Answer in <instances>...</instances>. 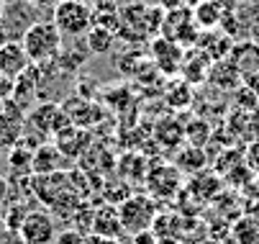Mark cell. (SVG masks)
<instances>
[{
  "mask_svg": "<svg viewBox=\"0 0 259 244\" xmlns=\"http://www.w3.org/2000/svg\"><path fill=\"white\" fill-rule=\"evenodd\" d=\"M54 224L57 221L49 211H44V208H31L18 226V234H21L23 244H52L57 236Z\"/></svg>",
  "mask_w": 259,
  "mask_h": 244,
  "instance_id": "5b68a950",
  "label": "cell"
},
{
  "mask_svg": "<svg viewBox=\"0 0 259 244\" xmlns=\"http://www.w3.org/2000/svg\"><path fill=\"white\" fill-rule=\"evenodd\" d=\"M26 134V116L0 108V149H13Z\"/></svg>",
  "mask_w": 259,
  "mask_h": 244,
  "instance_id": "e0dca14e",
  "label": "cell"
},
{
  "mask_svg": "<svg viewBox=\"0 0 259 244\" xmlns=\"http://www.w3.org/2000/svg\"><path fill=\"white\" fill-rule=\"evenodd\" d=\"M175 167L180 170V172H185V175H198V172H203L205 167H208V154H205V149H200V147H182V149H177V154H175Z\"/></svg>",
  "mask_w": 259,
  "mask_h": 244,
  "instance_id": "ac0fdd59",
  "label": "cell"
},
{
  "mask_svg": "<svg viewBox=\"0 0 259 244\" xmlns=\"http://www.w3.org/2000/svg\"><path fill=\"white\" fill-rule=\"evenodd\" d=\"M118 16H121L118 36H123L131 44L152 39L149 23H146V16H149V6H146V3H128V6L118 8Z\"/></svg>",
  "mask_w": 259,
  "mask_h": 244,
  "instance_id": "52a82bcc",
  "label": "cell"
},
{
  "mask_svg": "<svg viewBox=\"0 0 259 244\" xmlns=\"http://www.w3.org/2000/svg\"><path fill=\"white\" fill-rule=\"evenodd\" d=\"M229 59L239 67L241 75L259 72V47L254 42H239V44H234L231 52H229Z\"/></svg>",
  "mask_w": 259,
  "mask_h": 244,
  "instance_id": "d6986e66",
  "label": "cell"
},
{
  "mask_svg": "<svg viewBox=\"0 0 259 244\" xmlns=\"http://www.w3.org/2000/svg\"><path fill=\"white\" fill-rule=\"evenodd\" d=\"M13 88H16V80L13 77L0 75V106H3L8 98H13Z\"/></svg>",
  "mask_w": 259,
  "mask_h": 244,
  "instance_id": "4dcf8cb0",
  "label": "cell"
},
{
  "mask_svg": "<svg viewBox=\"0 0 259 244\" xmlns=\"http://www.w3.org/2000/svg\"><path fill=\"white\" fill-rule=\"evenodd\" d=\"M31 67L21 42H6V44H0V75H8V77H18L23 75L26 69Z\"/></svg>",
  "mask_w": 259,
  "mask_h": 244,
  "instance_id": "5bb4252c",
  "label": "cell"
},
{
  "mask_svg": "<svg viewBox=\"0 0 259 244\" xmlns=\"http://www.w3.org/2000/svg\"><path fill=\"white\" fill-rule=\"evenodd\" d=\"M62 39L64 36L54 26V21H36L21 36V47L31 64H52V62H57V57L64 47Z\"/></svg>",
  "mask_w": 259,
  "mask_h": 244,
  "instance_id": "6da1fadb",
  "label": "cell"
},
{
  "mask_svg": "<svg viewBox=\"0 0 259 244\" xmlns=\"http://www.w3.org/2000/svg\"><path fill=\"white\" fill-rule=\"evenodd\" d=\"M157 244H182L180 239H157Z\"/></svg>",
  "mask_w": 259,
  "mask_h": 244,
  "instance_id": "b9f144b4",
  "label": "cell"
},
{
  "mask_svg": "<svg viewBox=\"0 0 259 244\" xmlns=\"http://www.w3.org/2000/svg\"><path fill=\"white\" fill-rule=\"evenodd\" d=\"M90 234L108 236V239H121L126 231H123L121 219H118V206L103 203V206L93 208V224H90Z\"/></svg>",
  "mask_w": 259,
  "mask_h": 244,
  "instance_id": "8fae6325",
  "label": "cell"
},
{
  "mask_svg": "<svg viewBox=\"0 0 259 244\" xmlns=\"http://www.w3.org/2000/svg\"><path fill=\"white\" fill-rule=\"evenodd\" d=\"M52 244H88V234H82L77 229H62V231H57Z\"/></svg>",
  "mask_w": 259,
  "mask_h": 244,
  "instance_id": "f1b7e54d",
  "label": "cell"
},
{
  "mask_svg": "<svg viewBox=\"0 0 259 244\" xmlns=\"http://www.w3.org/2000/svg\"><path fill=\"white\" fill-rule=\"evenodd\" d=\"M157 214H159L157 211V200L149 193H131L118 206V219H121V226H123V231L128 236L152 229Z\"/></svg>",
  "mask_w": 259,
  "mask_h": 244,
  "instance_id": "7a4b0ae2",
  "label": "cell"
},
{
  "mask_svg": "<svg viewBox=\"0 0 259 244\" xmlns=\"http://www.w3.org/2000/svg\"><path fill=\"white\" fill-rule=\"evenodd\" d=\"M213 3L224 11V16H226V13H236V11H239L241 0H213Z\"/></svg>",
  "mask_w": 259,
  "mask_h": 244,
  "instance_id": "e575fe53",
  "label": "cell"
},
{
  "mask_svg": "<svg viewBox=\"0 0 259 244\" xmlns=\"http://www.w3.org/2000/svg\"><path fill=\"white\" fill-rule=\"evenodd\" d=\"M72 121L69 116L64 113V108L59 103H52V100H44L39 106L28 108L26 113V134H33L36 139H54L62 129H67Z\"/></svg>",
  "mask_w": 259,
  "mask_h": 244,
  "instance_id": "3957f363",
  "label": "cell"
},
{
  "mask_svg": "<svg viewBox=\"0 0 259 244\" xmlns=\"http://www.w3.org/2000/svg\"><path fill=\"white\" fill-rule=\"evenodd\" d=\"M154 136H157V142H159L164 149H177V147L185 142V126L177 124L175 118H164V121L157 124Z\"/></svg>",
  "mask_w": 259,
  "mask_h": 244,
  "instance_id": "603a6c76",
  "label": "cell"
},
{
  "mask_svg": "<svg viewBox=\"0 0 259 244\" xmlns=\"http://www.w3.org/2000/svg\"><path fill=\"white\" fill-rule=\"evenodd\" d=\"M221 188H224V178L218 175V172H198V175H193V180L188 183V195L198 198V200H215L221 195Z\"/></svg>",
  "mask_w": 259,
  "mask_h": 244,
  "instance_id": "9a60e30c",
  "label": "cell"
},
{
  "mask_svg": "<svg viewBox=\"0 0 259 244\" xmlns=\"http://www.w3.org/2000/svg\"><path fill=\"white\" fill-rule=\"evenodd\" d=\"M146 193H149L154 200H169L175 195H180L182 188V175L175 165H159L154 170H149L146 175Z\"/></svg>",
  "mask_w": 259,
  "mask_h": 244,
  "instance_id": "8992f818",
  "label": "cell"
},
{
  "mask_svg": "<svg viewBox=\"0 0 259 244\" xmlns=\"http://www.w3.org/2000/svg\"><path fill=\"white\" fill-rule=\"evenodd\" d=\"M128 195H131V185H128L126 180H121V178L108 180V183L103 185V200L110 203V206H121Z\"/></svg>",
  "mask_w": 259,
  "mask_h": 244,
  "instance_id": "484cf974",
  "label": "cell"
},
{
  "mask_svg": "<svg viewBox=\"0 0 259 244\" xmlns=\"http://www.w3.org/2000/svg\"><path fill=\"white\" fill-rule=\"evenodd\" d=\"M241 3H259V0H241Z\"/></svg>",
  "mask_w": 259,
  "mask_h": 244,
  "instance_id": "7bdbcfd3",
  "label": "cell"
},
{
  "mask_svg": "<svg viewBox=\"0 0 259 244\" xmlns=\"http://www.w3.org/2000/svg\"><path fill=\"white\" fill-rule=\"evenodd\" d=\"M93 13H105V11H118V0H90Z\"/></svg>",
  "mask_w": 259,
  "mask_h": 244,
  "instance_id": "d6a6232c",
  "label": "cell"
},
{
  "mask_svg": "<svg viewBox=\"0 0 259 244\" xmlns=\"http://www.w3.org/2000/svg\"><path fill=\"white\" fill-rule=\"evenodd\" d=\"M210 67H213L210 54H205V52L198 47V52H195V49L185 52V59H182L180 72L185 75V83H203V80H208Z\"/></svg>",
  "mask_w": 259,
  "mask_h": 244,
  "instance_id": "2e32d148",
  "label": "cell"
},
{
  "mask_svg": "<svg viewBox=\"0 0 259 244\" xmlns=\"http://www.w3.org/2000/svg\"><path fill=\"white\" fill-rule=\"evenodd\" d=\"M6 231H8V226H6V219H3V214H0V241H3Z\"/></svg>",
  "mask_w": 259,
  "mask_h": 244,
  "instance_id": "60d3db41",
  "label": "cell"
},
{
  "mask_svg": "<svg viewBox=\"0 0 259 244\" xmlns=\"http://www.w3.org/2000/svg\"><path fill=\"white\" fill-rule=\"evenodd\" d=\"M182 59H185V47H180L177 42L167 36H157L152 42V62L162 75H175L182 67Z\"/></svg>",
  "mask_w": 259,
  "mask_h": 244,
  "instance_id": "30bf717a",
  "label": "cell"
},
{
  "mask_svg": "<svg viewBox=\"0 0 259 244\" xmlns=\"http://www.w3.org/2000/svg\"><path fill=\"white\" fill-rule=\"evenodd\" d=\"M0 162H3V149H0Z\"/></svg>",
  "mask_w": 259,
  "mask_h": 244,
  "instance_id": "ee69618b",
  "label": "cell"
},
{
  "mask_svg": "<svg viewBox=\"0 0 259 244\" xmlns=\"http://www.w3.org/2000/svg\"><path fill=\"white\" fill-rule=\"evenodd\" d=\"M236 93V100H234V106L239 108V111H249V113H254V111H259V98L246 88V85H241V88H236L234 90Z\"/></svg>",
  "mask_w": 259,
  "mask_h": 244,
  "instance_id": "83f0119b",
  "label": "cell"
},
{
  "mask_svg": "<svg viewBox=\"0 0 259 244\" xmlns=\"http://www.w3.org/2000/svg\"><path fill=\"white\" fill-rule=\"evenodd\" d=\"M31 159H33V149L26 147L23 142H18L13 149H8V167L13 172V178H28L31 175Z\"/></svg>",
  "mask_w": 259,
  "mask_h": 244,
  "instance_id": "cb8c5ba5",
  "label": "cell"
},
{
  "mask_svg": "<svg viewBox=\"0 0 259 244\" xmlns=\"http://www.w3.org/2000/svg\"><path fill=\"white\" fill-rule=\"evenodd\" d=\"M157 6L164 11H177V8H182V0H157Z\"/></svg>",
  "mask_w": 259,
  "mask_h": 244,
  "instance_id": "f35d334b",
  "label": "cell"
},
{
  "mask_svg": "<svg viewBox=\"0 0 259 244\" xmlns=\"http://www.w3.org/2000/svg\"><path fill=\"white\" fill-rule=\"evenodd\" d=\"M64 154L57 149V144L44 142L33 149V159H31V175H52V172H62L64 170Z\"/></svg>",
  "mask_w": 259,
  "mask_h": 244,
  "instance_id": "7c38bea8",
  "label": "cell"
},
{
  "mask_svg": "<svg viewBox=\"0 0 259 244\" xmlns=\"http://www.w3.org/2000/svg\"><path fill=\"white\" fill-rule=\"evenodd\" d=\"M54 144L57 149L64 154V159H82L88 154V149L93 147V136L88 129L82 126H75V124H69L67 129H62L57 136H54Z\"/></svg>",
  "mask_w": 259,
  "mask_h": 244,
  "instance_id": "ba28073f",
  "label": "cell"
},
{
  "mask_svg": "<svg viewBox=\"0 0 259 244\" xmlns=\"http://www.w3.org/2000/svg\"><path fill=\"white\" fill-rule=\"evenodd\" d=\"M210 124L203 118V116H198V118H193L190 124H185V142H188L190 147H200V149H205V144L210 142Z\"/></svg>",
  "mask_w": 259,
  "mask_h": 244,
  "instance_id": "d4e9b609",
  "label": "cell"
},
{
  "mask_svg": "<svg viewBox=\"0 0 259 244\" xmlns=\"http://www.w3.org/2000/svg\"><path fill=\"white\" fill-rule=\"evenodd\" d=\"M26 3L33 6V8H57L59 0H26Z\"/></svg>",
  "mask_w": 259,
  "mask_h": 244,
  "instance_id": "74e56055",
  "label": "cell"
},
{
  "mask_svg": "<svg viewBox=\"0 0 259 244\" xmlns=\"http://www.w3.org/2000/svg\"><path fill=\"white\" fill-rule=\"evenodd\" d=\"M113 44H116V33L108 31V28H103V26H93V28L88 31V36H85V47H88V52L95 54V57L110 54V52H113Z\"/></svg>",
  "mask_w": 259,
  "mask_h": 244,
  "instance_id": "7402d4cb",
  "label": "cell"
},
{
  "mask_svg": "<svg viewBox=\"0 0 259 244\" xmlns=\"http://www.w3.org/2000/svg\"><path fill=\"white\" fill-rule=\"evenodd\" d=\"M52 21L62 36L85 39L88 31L93 28V8L82 3V0H59Z\"/></svg>",
  "mask_w": 259,
  "mask_h": 244,
  "instance_id": "277c9868",
  "label": "cell"
},
{
  "mask_svg": "<svg viewBox=\"0 0 259 244\" xmlns=\"http://www.w3.org/2000/svg\"><path fill=\"white\" fill-rule=\"evenodd\" d=\"M244 85L259 98V72H249V75H244Z\"/></svg>",
  "mask_w": 259,
  "mask_h": 244,
  "instance_id": "d590c367",
  "label": "cell"
},
{
  "mask_svg": "<svg viewBox=\"0 0 259 244\" xmlns=\"http://www.w3.org/2000/svg\"><path fill=\"white\" fill-rule=\"evenodd\" d=\"M88 244H121V239H108V236L88 234Z\"/></svg>",
  "mask_w": 259,
  "mask_h": 244,
  "instance_id": "8d00e7d4",
  "label": "cell"
},
{
  "mask_svg": "<svg viewBox=\"0 0 259 244\" xmlns=\"http://www.w3.org/2000/svg\"><path fill=\"white\" fill-rule=\"evenodd\" d=\"M31 193L39 198L41 203H47V206L57 203L62 195L72 193L69 190V175H67V170L52 172V175H31Z\"/></svg>",
  "mask_w": 259,
  "mask_h": 244,
  "instance_id": "9c48e42d",
  "label": "cell"
},
{
  "mask_svg": "<svg viewBox=\"0 0 259 244\" xmlns=\"http://www.w3.org/2000/svg\"><path fill=\"white\" fill-rule=\"evenodd\" d=\"M190 100H193V90H190V85H188V83H177V88L172 85V88L167 90V103H169V106L185 108Z\"/></svg>",
  "mask_w": 259,
  "mask_h": 244,
  "instance_id": "4316f807",
  "label": "cell"
},
{
  "mask_svg": "<svg viewBox=\"0 0 259 244\" xmlns=\"http://www.w3.org/2000/svg\"><path fill=\"white\" fill-rule=\"evenodd\" d=\"M249 42H254V44L259 47V21H254V23L249 26Z\"/></svg>",
  "mask_w": 259,
  "mask_h": 244,
  "instance_id": "ab89813d",
  "label": "cell"
},
{
  "mask_svg": "<svg viewBox=\"0 0 259 244\" xmlns=\"http://www.w3.org/2000/svg\"><path fill=\"white\" fill-rule=\"evenodd\" d=\"M131 244H157V236H154L152 229H146V231L131 234Z\"/></svg>",
  "mask_w": 259,
  "mask_h": 244,
  "instance_id": "836d02e7",
  "label": "cell"
},
{
  "mask_svg": "<svg viewBox=\"0 0 259 244\" xmlns=\"http://www.w3.org/2000/svg\"><path fill=\"white\" fill-rule=\"evenodd\" d=\"M8 203H11V180L6 175H0V214L6 211Z\"/></svg>",
  "mask_w": 259,
  "mask_h": 244,
  "instance_id": "1f68e13d",
  "label": "cell"
},
{
  "mask_svg": "<svg viewBox=\"0 0 259 244\" xmlns=\"http://www.w3.org/2000/svg\"><path fill=\"white\" fill-rule=\"evenodd\" d=\"M208 83L215 85L218 90H226V93H234L239 85H244V75L239 72V67L226 57V59H215L210 72H208Z\"/></svg>",
  "mask_w": 259,
  "mask_h": 244,
  "instance_id": "4fadbf2b",
  "label": "cell"
},
{
  "mask_svg": "<svg viewBox=\"0 0 259 244\" xmlns=\"http://www.w3.org/2000/svg\"><path fill=\"white\" fill-rule=\"evenodd\" d=\"M190 11H193L195 26L203 28V31H213L215 26H221V21H224V11H221L213 0H198Z\"/></svg>",
  "mask_w": 259,
  "mask_h": 244,
  "instance_id": "ffe728a7",
  "label": "cell"
},
{
  "mask_svg": "<svg viewBox=\"0 0 259 244\" xmlns=\"http://www.w3.org/2000/svg\"><path fill=\"white\" fill-rule=\"evenodd\" d=\"M244 162L249 165V170L254 172V175H259V139L249 142V147L244 152Z\"/></svg>",
  "mask_w": 259,
  "mask_h": 244,
  "instance_id": "f546056e",
  "label": "cell"
},
{
  "mask_svg": "<svg viewBox=\"0 0 259 244\" xmlns=\"http://www.w3.org/2000/svg\"><path fill=\"white\" fill-rule=\"evenodd\" d=\"M62 108H64V113L69 116V121L75 124V126H82V129H88V124H93L95 118V103H90L88 98H75L72 95V100H67V103H62Z\"/></svg>",
  "mask_w": 259,
  "mask_h": 244,
  "instance_id": "44dd1931",
  "label": "cell"
}]
</instances>
